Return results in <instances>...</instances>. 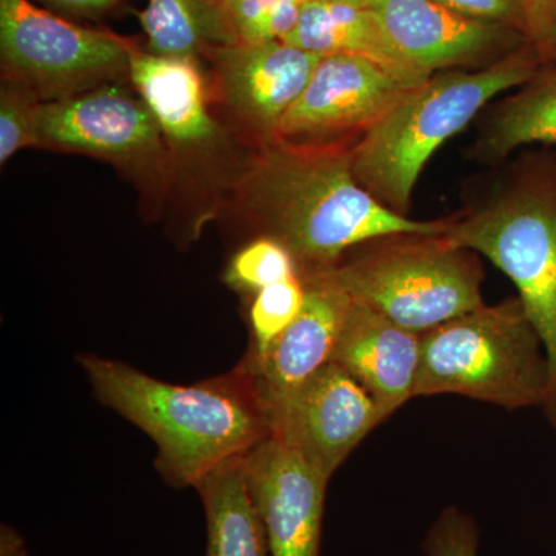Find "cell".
<instances>
[{"label": "cell", "instance_id": "cell-11", "mask_svg": "<svg viewBox=\"0 0 556 556\" xmlns=\"http://www.w3.org/2000/svg\"><path fill=\"white\" fill-rule=\"evenodd\" d=\"M249 496L269 556H320L329 477L287 442L268 437L243 456Z\"/></svg>", "mask_w": 556, "mask_h": 556}, {"label": "cell", "instance_id": "cell-21", "mask_svg": "<svg viewBox=\"0 0 556 556\" xmlns=\"http://www.w3.org/2000/svg\"><path fill=\"white\" fill-rule=\"evenodd\" d=\"M305 283L300 274L255 292L249 313L252 346L248 361H258L268 353L269 348L298 318L305 305Z\"/></svg>", "mask_w": 556, "mask_h": 556}, {"label": "cell", "instance_id": "cell-17", "mask_svg": "<svg viewBox=\"0 0 556 556\" xmlns=\"http://www.w3.org/2000/svg\"><path fill=\"white\" fill-rule=\"evenodd\" d=\"M283 42L320 56L364 58L402 78H430L413 68L391 46L378 16L368 5L306 0L298 25Z\"/></svg>", "mask_w": 556, "mask_h": 556}, {"label": "cell", "instance_id": "cell-25", "mask_svg": "<svg viewBox=\"0 0 556 556\" xmlns=\"http://www.w3.org/2000/svg\"><path fill=\"white\" fill-rule=\"evenodd\" d=\"M478 546L477 522L457 507L445 508L424 541L427 556H477Z\"/></svg>", "mask_w": 556, "mask_h": 556}, {"label": "cell", "instance_id": "cell-31", "mask_svg": "<svg viewBox=\"0 0 556 556\" xmlns=\"http://www.w3.org/2000/svg\"><path fill=\"white\" fill-rule=\"evenodd\" d=\"M320 2L353 3V5H368L369 0H320Z\"/></svg>", "mask_w": 556, "mask_h": 556}, {"label": "cell", "instance_id": "cell-30", "mask_svg": "<svg viewBox=\"0 0 556 556\" xmlns=\"http://www.w3.org/2000/svg\"><path fill=\"white\" fill-rule=\"evenodd\" d=\"M0 556H28L27 546L16 530L2 526L0 533Z\"/></svg>", "mask_w": 556, "mask_h": 556}, {"label": "cell", "instance_id": "cell-27", "mask_svg": "<svg viewBox=\"0 0 556 556\" xmlns=\"http://www.w3.org/2000/svg\"><path fill=\"white\" fill-rule=\"evenodd\" d=\"M437 2L463 16L503 25L526 36L521 0H437Z\"/></svg>", "mask_w": 556, "mask_h": 556}, {"label": "cell", "instance_id": "cell-1", "mask_svg": "<svg viewBox=\"0 0 556 556\" xmlns=\"http://www.w3.org/2000/svg\"><path fill=\"white\" fill-rule=\"evenodd\" d=\"M263 146L241 179L251 218L302 270L338 265L351 249L391 233H445L448 217L413 219L379 203L354 177L353 146Z\"/></svg>", "mask_w": 556, "mask_h": 556}, {"label": "cell", "instance_id": "cell-18", "mask_svg": "<svg viewBox=\"0 0 556 556\" xmlns=\"http://www.w3.org/2000/svg\"><path fill=\"white\" fill-rule=\"evenodd\" d=\"M530 144L556 146V67L541 65L517 93L493 108L471 144L470 159L495 166Z\"/></svg>", "mask_w": 556, "mask_h": 556}, {"label": "cell", "instance_id": "cell-4", "mask_svg": "<svg viewBox=\"0 0 556 556\" xmlns=\"http://www.w3.org/2000/svg\"><path fill=\"white\" fill-rule=\"evenodd\" d=\"M540 68L535 50L526 43L490 67L430 76L353 146L354 177L383 206L407 215L417 179L434 152L490 100L525 86Z\"/></svg>", "mask_w": 556, "mask_h": 556}, {"label": "cell", "instance_id": "cell-8", "mask_svg": "<svg viewBox=\"0 0 556 556\" xmlns=\"http://www.w3.org/2000/svg\"><path fill=\"white\" fill-rule=\"evenodd\" d=\"M422 83L364 58L327 54L278 124L276 139L300 146L357 142Z\"/></svg>", "mask_w": 556, "mask_h": 556}, {"label": "cell", "instance_id": "cell-23", "mask_svg": "<svg viewBox=\"0 0 556 556\" xmlns=\"http://www.w3.org/2000/svg\"><path fill=\"white\" fill-rule=\"evenodd\" d=\"M306 0H229L230 27L239 42L285 40L298 25Z\"/></svg>", "mask_w": 556, "mask_h": 556}, {"label": "cell", "instance_id": "cell-10", "mask_svg": "<svg viewBox=\"0 0 556 556\" xmlns=\"http://www.w3.org/2000/svg\"><path fill=\"white\" fill-rule=\"evenodd\" d=\"M391 46L426 76L450 70H481L527 42L503 25L463 16L437 0H369Z\"/></svg>", "mask_w": 556, "mask_h": 556}, {"label": "cell", "instance_id": "cell-24", "mask_svg": "<svg viewBox=\"0 0 556 556\" xmlns=\"http://www.w3.org/2000/svg\"><path fill=\"white\" fill-rule=\"evenodd\" d=\"M38 94L27 86L7 79L0 93V163H9L14 153L39 144Z\"/></svg>", "mask_w": 556, "mask_h": 556}, {"label": "cell", "instance_id": "cell-15", "mask_svg": "<svg viewBox=\"0 0 556 556\" xmlns=\"http://www.w3.org/2000/svg\"><path fill=\"white\" fill-rule=\"evenodd\" d=\"M422 334L353 302L332 362L378 402L383 420L416 397Z\"/></svg>", "mask_w": 556, "mask_h": 556}, {"label": "cell", "instance_id": "cell-12", "mask_svg": "<svg viewBox=\"0 0 556 556\" xmlns=\"http://www.w3.org/2000/svg\"><path fill=\"white\" fill-rule=\"evenodd\" d=\"M39 144L109 160H139L161 148V131L144 101L102 84L40 104Z\"/></svg>", "mask_w": 556, "mask_h": 556}, {"label": "cell", "instance_id": "cell-22", "mask_svg": "<svg viewBox=\"0 0 556 556\" xmlns=\"http://www.w3.org/2000/svg\"><path fill=\"white\" fill-rule=\"evenodd\" d=\"M299 274V263L292 252L281 241L262 236L233 255L225 280L229 287L258 292Z\"/></svg>", "mask_w": 556, "mask_h": 556}, {"label": "cell", "instance_id": "cell-9", "mask_svg": "<svg viewBox=\"0 0 556 556\" xmlns=\"http://www.w3.org/2000/svg\"><path fill=\"white\" fill-rule=\"evenodd\" d=\"M382 422L367 388L332 361L269 415L270 437L298 450L329 478Z\"/></svg>", "mask_w": 556, "mask_h": 556}, {"label": "cell", "instance_id": "cell-16", "mask_svg": "<svg viewBox=\"0 0 556 556\" xmlns=\"http://www.w3.org/2000/svg\"><path fill=\"white\" fill-rule=\"evenodd\" d=\"M129 75L161 131L172 142L181 148H200L217 137L195 58L161 56L131 46Z\"/></svg>", "mask_w": 556, "mask_h": 556}, {"label": "cell", "instance_id": "cell-2", "mask_svg": "<svg viewBox=\"0 0 556 556\" xmlns=\"http://www.w3.org/2000/svg\"><path fill=\"white\" fill-rule=\"evenodd\" d=\"M94 397L148 433L167 484L197 486L214 468L270 437L268 415L243 364L222 378L174 386L129 365L79 358Z\"/></svg>", "mask_w": 556, "mask_h": 556}, {"label": "cell", "instance_id": "cell-29", "mask_svg": "<svg viewBox=\"0 0 556 556\" xmlns=\"http://www.w3.org/2000/svg\"><path fill=\"white\" fill-rule=\"evenodd\" d=\"M199 3L203 7V10L206 11L211 21L214 22L225 46L239 42L236 38V33H233L232 27H230L228 14L229 0H199Z\"/></svg>", "mask_w": 556, "mask_h": 556}, {"label": "cell", "instance_id": "cell-19", "mask_svg": "<svg viewBox=\"0 0 556 556\" xmlns=\"http://www.w3.org/2000/svg\"><path fill=\"white\" fill-rule=\"evenodd\" d=\"M243 456L219 464L195 486L206 514L204 556H269L265 530L249 496Z\"/></svg>", "mask_w": 556, "mask_h": 556}, {"label": "cell", "instance_id": "cell-5", "mask_svg": "<svg viewBox=\"0 0 556 556\" xmlns=\"http://www.w3.org/2000/svg\"><path fill=\"white\" fill-rule=\"evenodd\" d=\"M547 387L546 351L518 295L422 334L416 397L453 394L515 412L543 407Z\"/></svg>", "mask_w": 556, "mask_h": 556}, {"label": "cell", "instance_id": "cell-28", "mask_svg": "<svg viewBox=\"0 0 556 556\" xmlns=\"http://www.w3.org/2000/svg\"><path fill=\"white\" fill-rule=\"evenodd\" d=\"M50 5L80 16H94L119 7L126 0H46Z\"/></svg>", "mask_w": 556, "mask_h": 556}, {"label": "cell", "instance_id": "cell-13", "mask_svg": "<svg viewBox=\"0 0 556 556\" xmlns=\"http://www.w3.org/2000/svg\"><path fill=\"white\" fill-rule=\"evenodd\" d=\"M305 305L291 327L258 361L244 358L260 401L269 415L329 364L353 300L327 269L302 270Z\"/></svg>", "mask_w": 556, "mask_h": 556}, {"label": "cell", "instance_id": "cell-3", "mask_svg": "<svg viewBox=\"0 0 556 556\" xmlns=\"http://www.w3.org/2000/svg\"><path fill=\"white\" fill-rule=\"evenodd\" d=\"M445 236L489 258L517 288L546 351L548 387L541 409L556 428V156L525 153L450 215Z\"/></svg>", "mask_w": 556, "mask_h": 556}, {"label": "cell", "instance_id": "cell-20", "mask_svg": "<svg viewBox=\"0 0 556 556\" xmlns=\"http://www.w3.org/2000/svg\"><path fill=\"white\" fill-rule=\"evenodd\" d=\"M139 21L149 51L161 56L195 58L206 47L225 46L199 0H148Z\"/></svg>", "mask_w": 556, "mask_h": 556}, {"label": "cell", "instance_id": "cell-6", "mask_svg": "<svg viewBox=\"0 0 556 556\" xmlns=\"http://www.w3.org/2000/svg\"><path fill=\"white\" fill-rule=\"evenodd\" d=\"M479 257L445 233H391L351 249L329 273L353 302L424 334L484 303Z\"/></svg>", "mask_w": 556, "mask_h": 556}, {"label": "cell", "instance_id": "cell-7", "mask_svg": "<svg viewBox=\"0 0 556 556\" xmlns=\"http://www.w3.org/2000/svg\"><path fill=\"white\" fill-rule=\"evenodd\" d=\"M131 43L80 27L30 0H0V56L7 79L50 101L129 73Z\"/></svg>", "mask_w": 556, "mask_h": 556}, {"label": "cell", "instance_id": "cell-26", "mask_svg": "<svg viewBox=\"0 0 556 556\" xmlns=\"http://www.w3.org/2000/svg\"><path fill=\"white\" fill-rule=\"evenodd\" d=\"M526 39L543 67H556V0H521Z\"/></svg>", "mask_w": 556, "mask_h": 556}, {"label": "cell", "instance_id": "cell-14", "mask_svg": "<svg viewBox=\"0 0 556 556\" xmlns=\"http://www.w3.org/2000/svg\"><path fill=\"white\" fill-rule=\"evenodd\" d=\"M214 51L223 97L263 146L276 141L278 124L308 86L320 54L273 42H236Z\"/></svg>", "mask_w": 556, "mask_h": 556}]
</instances>
